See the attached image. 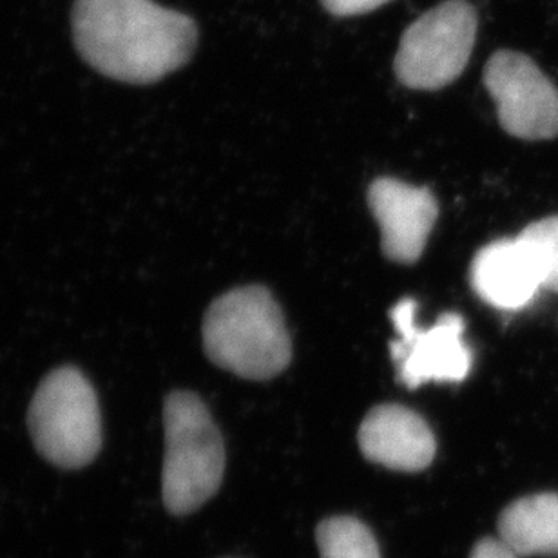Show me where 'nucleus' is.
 <instances>
[{
	"instance_id": "1",
	"label": "nucleus",
	"mask_w": 558,
	"mask_h": 558,
	"mask_svg": "<svg viewBox=\"0 0 558 558\" xmlns=\"http://www.w3.org/2000/svg\"><path fill=\"white\" fill-rule=\"evenodd\" d=\"M76 51L100 75L147 86L187 64L198 29L187 15L153 0H76Z\"/></svg>"
},
{
	"instance_id": "2",
	"label": "nucleus",
	"mask_w": 558,
	"mask_h": 558,
	"mask_svg": "<svg viewBox=\"0 0 558 558\" xmlns=\"http://www.w3.org/2000/svg\"><path fill=\"white\" fill-rule=\"evenodd\" d=\"M205 354L245 379H270L289 366L292 343L283 314L269 290L234 289L209 306L204 319Z\"/></svg>"
},
{
	"instance_id": "3",
	"label": "nucleus",
	"mask_w": 558,
	"mask_h": 558,
	"mask_svg": "<svg viewBox=\"0 0 558 558\" xmlns=\"http://www.w3.org/2000/svg\"><path fill=\"white\" fill-rule=\"evenodd\" d=\"M163 421V505L172 515H189L220 489L226 473V445L215 418L196 393L172 392L166 401Z\"/></svg>"
},
{
	"instance_id": "4",
	"label": "nucleus",
	"mask_w": 558,
	"mask_h": 558,
	"mask_svg": "<svg viewBox=\"0 0 558 558\" xmlns=\"http://www.w3.org/2000/svg\"><path fill=\"white\" fill-rule=\"evenodd\" d=\"M27 426L38 453L64 470L92 464L102 448L97 392L73 366L44 377L29 404Z\"/></svg>"
},
{
	"instance_id": "5",
	"label": "nucleus",
	"mask_w": 558,
	"mask_h": 558,
	"mask_svg": "<svg viewBox=\"0 0 558 558\" xmlns=\"http://www.w3.org/2000/svg\"><path fill=\"white\" fill-rule=\"evenodd\" d=\"M477 11L466 0H446L404 32L396 75L410 89L434 92L461 76L477 38Z\"/></svg>"
},
{
	"instance_id": "6",
	"label": "nucleus",
	"mask_w": 558,
	"mask_h": 558,
	"mask_svg": "<svg viewBox=\"0 0 558 558\" xmlns=\"http://www.w3.org/2000/svg\"><path fill=\"white\" fill-rule=\"evenodd\" d=\"M417 303L404 298L390 311L399 338L390 344L399 381L410 390L426 383H461L472 371V350L464 343V319L446 312L434 327L415 323Z\"/></svg>"
},
{
	"instance_id": "7",
	"label": "nucleus",
	"mask_w": 558,
	"mask_h": 558,
	"mask_svg": "<svg viewBox=\"0 0 558 558\" xmlns=\"http://www.w3.org/2000/svg\"><path fill=\"white\" fill-rule=\"evenodd\" d=\"M484 84L508 135L530 142L557 138L558 89L530 57L497 51L484 70Z\"/></svg>"
},
{
	"instance_id": "8",
	"label": "nucleus",
	"mask_w": 558,
	"mask_h": 558,
	"mask_svg": "<svg viewBox=\"0 0 558 558\" xmlns=\"http://www.w3.org/2000/svg\"><path fill=\"white\" fill-rule=\"evenodd\" d=\"M368 204L381 229L387 258L398 264H415L439 216L434 194L393 178H379L371 185Z\"/></svg>"
},
{
	"instance_id": "9",
	"label": "nucleus",
	"mask_w": 558,
	"mask_h": 558,
	"mask_svg": "<svg viewBox=\"0 0 558 558\" xmlns=\"http://www.w3.org/2000/svg\"><path fill=\"white\" fill-rule=\"evenodd\" d=\"M470 279L481 300L506 312L526 308L544 289L537 258L521 236L481 248L473 258Z\"/></svg>"
},
{
	"instance_id": "10",
	"label": "nucleus",
	"mask_w": 558,
	"mask_h": 558,
	"mask_svg": "<svg viewBox=\"0 0 558 558\" xmlns=\"http://www.w3.org/2000/svg\"><path fill=\"white\" fill-rule=\"evenodd\" d=\"M357 439L368 461L396 472H423L437 451L434 432L426 421L401 404L372 409L361 423Z\"/></svg>"
},
{
	"instance_id": "11",
	"label": "nucleus",
	"mask_w": 558,
	"mask_h": 558,
	"mask_svg": "<svg viewBox=\"0 0 558 558\" xmlns=\"http://www.w3.org/2000/svg\"><path fill=\"white\" fill-rule=\"evenodd\" d=\"M499 538L519 557H558V494L511 502L500 513Z\"/></svg>"
},
{
	"instance_id": "12",
	"label": "nucleus",
	"mask_w": 558,
	"mask_h": 558,
	"mask_svg": "<svg viewBox=\"0 0 558 558\" xmlns=\"http://www.w3.org/2000/svg\"><path fill=\"white\" fill-rule=\"evenodd\" d=\"M322 558H381L376 537L354 517H330L317 526Z\"/></svg>"
},
{
	"instance_id": "13",
	"label": "nucleus",
	"mask_w": 558,
	"mask_h": 558,
	"mask_svg": "<svg viewBox=\"0 0 558 558\" xmlns=\"http://www.w3.org/2000/svg\"><path fill=\"white\" fill-rule=\"evenodd\" d=\"M519 236L530 245L537 258L544 289L558 294V216L533 221Z\"/></svg>"
},
{
	"instance_id": "14",
	"label": "nucleus",
	"mask_w": 558,
	"mask_h": 558,
	"mask_svg": "<svg viewBox=\"0 0 558 558\" xmlns=\"http://www.w3.org/2000/svg\"><path fill=\"white\" fill-rule=\"evenodd\" d=\"M387 2L388 0H322L325 10L336 16L363 15Z\"/></svg>"
},
{
	"instance_id": "15",
	"label": "nucleus",
	"mask_w": 558,
	"mask_h": 558,
	"mask_svg": "<svg viewBox=\"0 0 558 558\" xmlns=\"http://www.w3.org/2000/svg\"><path fill=\"white\" fill-rule=\"evenodd\" d=\"M470 558H519L515 551H511L500 538H481L473 546Z\"/></svg>"
}]
</instances>
